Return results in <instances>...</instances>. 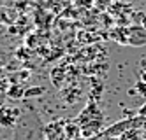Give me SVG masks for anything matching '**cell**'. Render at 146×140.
I'll list each match as a JSON object with an SVG mask.
<instances>
[{
	"instance_id": "obj_4",
	"label": "cell",
	"mask_w": 146,
	"mask_h": 140,
	"mask_svg": "<svg viewBox=\"0 0 146 140\" xmlns=\"http://www.w3.org/2000/svg\"><path fill=\"white\" fill-rule=\"evenodd\" d=\"M19 110L14 107H0V126L4 128H13L18 123Z\"/></svg>"
},
{
	"instance_id": "obj_1",
	"label": "cell",
	"mask_w": 146,
	"mask_h": 140,
	"mask_svg": "<svg viewBox=\"0 0 146 140\" xmlns=\"http://www.w3.org/2000/svg\"><path fill=\"white\" fill-rule=\"evenodd\" d=\"M76 123L79 126L83 137H92L104 128V114L95 102H90L83 109V112L78 116Z\"/></svg>"
},
{
	"instance_id": "obj_10",
	"label": "cell",
	"mask_w": 146,
	"mask_h": 140,
	"mask_svg": "<svg viewBox=\"0 0 146 140\" xmlns=\"http://www.w3.org/2000/svg\"><path fill=\"white\" fill-rule=\"evenodd\" d=\"M4 105V95H2V91H0V107Z\"/></svg>"
},
{
	"instance_id": "obj_8",
	"label": "cell",
	"mask_w": 146,
	"mask_h": 140,
	"mask_svg": "<svg viewBox=\"0 0 146 140\" xmlns=\"http://www.w3.org/2000/svg\"><path fill=\"white\" fill-rule=\"evenodd\" d=\"M139 25L146 30V14H141V18H139Z\"/></svg>"
},
{
	"instance_id": "obj_5",
	"label": "cell",
	"mask_w": 146,
	"mask_h": 140,
	"mask_svg": "<svg viewBox=\"0 0 146 140\" xmlns=\"http://www.w3.org/2000/svg\"><path fill=\"white\" fill-rule=\"evenodd\" d=\"M135 91H137L143 98H146V84L143 81H137V84H135Z\"/></svg>"
},
{
	"instance_id": "obj_6",
	"label": "cell",
	"mask_w": 146,
	"mask_h": 140,
	"mask_svg": "<svg viewBox=\"0 0 146 140\" xmlns=\"http://www.w3.org/2000/svg\"><path fill=\"white\" fill-rule=\"evenodd\" d=\"M74 2L79 5H90V4H93V0H74Z\"/></svg>"
},
{
	"instance_id": "obj_7",
	"label": "cell",
	"mask_w": 146,
	"mask_h": 140,
	"mask_svg": "<svg viewBox=\"0 0 146 140\" xmlns=\"http://www.w3.org/2000/svg\"><path fill=\"white\" fill-rule=\"evenodd\" d=\"M99 140H121V137H111V135H104L102 138H99Z\"/></svg>"
},
{
	"instance_id": "obj_2",
	"label": "cell",
	"mask_w": 146,
	"mask_h": 140,
	"mask_svg": "<svg viewBox=\"0 0 146 140\" xmlns=\"http://www.w3.org/2000/svg\"><path fill=\"white\" fill-rule=\"evenodd\" d=\"M118 44H127V46H134V47L146 46V30L139 23L130 25L127 28H120Z\"/></svg>"
},
{
	"instance_id": "obj_3",
	"label": "cell",
	"mask_w": 146,
	"mask_h": 140,
	"mask_svg": "<svg viewBox=\"0 0 146 140\" xmlns=\"http://www.w3.org/2000/svg\"><path fill=\"white\" fill-rule=\"evenodd\" d=\"M44 138L46 140H67L65 137V123L64 121H56V123H49L44 126Z\"/></svg>"
},
{
	"instance_id": "obj_9",
	"label": "cell",
	"mask_w": 146,
	"mask_h": 140,
	"mask_svg": "<svg viewBox=\"0 0 146 140\" xmlns=\"http://www.w3.org/2000/svg\"><path fill=\"white\" fill-rule=\"evenodd\" d=\"M139 81H143V82L146 84V68H144V70L141 72V79H139Z\"/></svg>"
}]
</instances>
